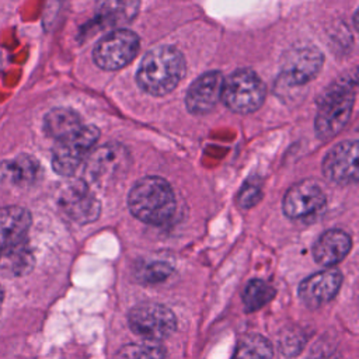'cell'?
I'll return each instance as SVG.
<instances>
[{
	"label": "cell",
	"mask_w": 359,
	"mask_h": 359,
	"mask_svg": "<svg viewBox=\"0 0 359 359\" xmlns=\"http://www.w3.org/2000/svg\"><path fill=\"white\" fill-rule=\"evenodd\" d=\"M185 73L182 53L168 45L149 50L142 59L136 80L139 87L151 95H164L175 88Z\"/></svg>",
	"instance_id": "obj_1"
},
{
	"label": "cell",
	"mask_w": 359,
	"mask_h": 359,
	"mask_svg": "<svg viewBox=\"0 0 359 359\" xmlns=\"http://www.w3.org/2000/svg\"><path fill=\"white\" fill-rule=\"evenodd\" d=\"M128 205L132 215L147 224L168 222L177 206L171 185L160 177L139 180L129 192Z\"/></svg>",
	"instance_id": "obj_2"
},
{
	"label": "cell",
	"mask_w": 359,
	"mask_h": 359,
	"mask_svg": "<svg viewBox=\"0 0 359 359\" xmlns=\"http://www.w3.org/2000/svg\"><path fill=\"white\" fill-rule=\"evenodd\" d=\"M266 95L264 81L248 69L231 73L223 83L222 100L234 112L250 114L258 109Z\"/></svg>",
	"instance_id": "obj_3"
},
{
	"label": "cell",
	"mask_w": 359,
	"mask_h": 359,
	"mask_svg": "<svg viewBox=\"0 0 359 359\" xmlns=\"http://www.w3.org/2000/svg\"><path fill=\"white\" fill-rule=\"evenodd\" d=\"M100 132L93 125H83L67 137L56 140L52 151V167L60 175H72L88 157Z\"/></svg>",
	"instance_id": "obj_4"
},
{
	"label": "cell",
	"mask_w": 359,
	"mask_h": 359,
	"mask_svg": "<svg viewBox=\"0 0 359 359\" xmlns=\"http://www.w3.org/2000/svg\"><path fill=\"white\" fill-rule=\"evenodd\" d=\"M355 101L352 84H339L334 87L323 100L317 116L316 130L321 139L335 136L348 122Z\"/></svg>",
	"instance_id": "obj_5"
},
{
	"label": "cell",
	"mask_w": 359,
	"mask_h": 359,
	"mask_svg": "<svg viewBox=\"0 0 359 359\" xmlns=\"http://www.w3.org/2000/svg\"><path fill=\"white\" fill-rule=\"evenodd\" d=\"M128 323L136 335L153 342L170 337L177 327L174 313L160 303L135 306L128 314Z\"/></svg>",
	"instance_id": "obj_6"
},
{
	"label": "cell",
	"mask_w": 359,
	"mask_h": 359,
	"mask_svg": "<svg viewBox=\"0 0 359 359\" xmlns=\"http://www.w3.org/2000/svg\"><path fill=\"white\" fill-rule=\"evenodd\" d=\"M139 50V38L135 32L118 28L97 42L93 57L104 70H118L133 60Z\"/></svg>",
	"instance_id": "obj_7"
},
{
	"label": "cell",
	"mask_w": 359,
	"mask_h": 359,
	"mask_svg": "<svg viewBox=\"0 0 359 359\" xmlns=\"http://www.w3.org/2000/svg\"><path fill=\"white\" fill-rule=\"evenodd\" d=\"M129 154L118 143L98 147L87 157L86 178L94 184H104L125 175L129 167Z\"/></svg>",
	"instance_id": "obj_8"
},
{
	"label": "cell",
	"mask_w": 359,
	"mask_h": 359,
	"mask_svg": "<svg viewBox=\"0 0 359 359\" xmlns=\"http://www.w3.org/2000/svg\"><path fill=\"white\" fill-rule=\"evenodd\" d=\"M323 66V55L316 48L290 50L283 60L280 80L286 86H303L317 76Z\"/></svg>",
	"instance_id": "obj_9"
},
{
	"label": "cell",
	"mask_w": 359,
	"mask_h": 359,
	"mask_svg": "<svg viewBox=\"0 0 359 359\" xmlns=\"http://www.w3.org/2000/svg\"><path fill=\"white\" fill-rule=\"evenodd\" d=\"M323 171L334 182L352 184L358 181V142L346 140L337 144L324 157Z\"/></svg>",
	"instance_id": "obj_10"
},
{
	"label": "cell",
	"mask_w": 359,
	"mask_h": 359,
	"mask_svg": "<svg viewBox=\"0 0 359 359\" xmlns=\"http://www.w3.org/2000/svg\"><path fill=\"white\" fill-rule=\"evenodd\" d=\"M224 79L220 72H208L198 77L187 91L185 104L195 115L208 114L222 98Z\"/></svg>",
	"instance_id": "obj_11"
},
{
	"label": "cell",
	"mask_w": 359,
	"mask_h": 359,
	"mask_svg": "<svg viewBox=\"0 0 359 359\" xmlns=\"http://www.w3.org/2000/svg\"><path fill=\"white\" fill-rule=\"evenodd\" d=\"M342 283V275L338 269H325L306 278L299 286V297L311 307H320L332 300Z\"/></svg>",
	"instance_id": "obj_12"
},
{
	"label": "cell",
	"mask_w": 359,
	"mask_h": 359,
	"mask_svg": "<svg viewBox=\"0 0 359 359\" xmlns=\"http://www.w3.org/2000/svg\"><path fill=\"white\" fill-rule=\"evenodd\" d=\"M325 203L323 189L310 181L293 185L283 198V212L290 219H302L320 210Z\"/></svg>",
	"instance_id": "obj_13"
},
{
	"label": "cell",
	"mask_w": 359,
	"mask_h": 359,
	"mask_svg": "<svg viewBox=\"0 0 359 359\" xmlns=\"http://www.w3.org/2000/svg\"><path fill=\"white\" fill-rule=\"evenodd\" d=\"M65 212L79 223H88L98 217L101 206L87 182L77 181L70 184L60 198Z\"/></svg>",
	"instance_id": "obj_14"
},
{
	"label": "cell",
	"mask_w": 359,
	"mask_h": 359,
	"mask_svg": "<svg viewBox=\"0 0 359 359\" xmlns=\"http://www.w3.org/2000/svg\"><path fill=\"white\" fill-rule=\"evenodd\" d=\"M31 227V213L22 206L0 209V251H13L24 244Z\"/></svg>",
	"instance_id": "obj_15"
},
{
	"label": "cell",
	"mask_w": 359,
	"mask_h": 359,
	"mask_svg": "<svg viewBox=\"0 0 359 359\" xmlns=\"http://www.w3.org/2000/svg\"><path fill=\"white\" fill-rule=\"evenodd\" d=\"M352 245L349 234L344 230L332 229L320 236L313 247V257L317 264L331 266L342 261Z\"/></svg>",
	"instance_id": "obj_16"
},
{
	"label": "cell",
	"mask_w": 359,
	"mask_h": 359,
	"mask_svg": "<svg viewBox=\"0 0 359 359\" xmlns=\"http://www.w3.org/2000/svg\"><path fill=\"white\" fill-rule=\"evenodd\" d=\"M41 174L39 163L27 154L0 163V185H29Z\"/></svg>",
	"instance_id": "obj_17"
},
{
	"label": "cell",
	"mask_w": 359,
	"mask_h": 359,
	"mask_svg": "<svg viewBox=\"0 0 359 359\" xmlns=\"http://www.w3.org/2000/svg\"><path fill=\"white\" fill-rule=\"evenodd\" d=\"M140 0H100L95 17L102 27L122 28L137 15Z\"/></svg>",
	"instance_id": "obj_18"
},
{
	"label": "cell",
	"mask_w": 359,
	"mask_h": 359,
	"mask_svg": "<svg viewBox=\"0 0 359 359\" xmlns=\"http://www.w3.org/2000/svg\"><path fill=\"white\" fill-rule=\"evenodd\" d=\"M81 126L83 123L80 121V116L69 108L50 109L43 118V130L49 137L55 140L70 136Z\"/></svg>",
	"instance_id": "obj_19"
},
{
	"label": "cell",
	"mask_w": 359,
	"mask_h": 359,
	"mask_svg": "<svg viewBox=\"0 0 359 359\" xmlns=\"http://www.w3.org/2000/svg\"><path fill=\"white\" fill-rule=\"evenodd\" d=\"M271 342L259 334L244 335L236 348L233 359H272Z\"/></svg>",
	"instance_id": "obj_20"
},
{
	"label": "cell",
	"mask_w": 359,
	"mask_h": 359,
	"mask_svg": "<svg viewBox=\"0 0 359 359\" xmlns=\"http://www.w3.org/2000/svg\"><path fill=\"white\" fill-rule=\"evenodd\" d=\"M275 297V289L272 285L262 279H251L243 293L244 310L247 313L257 311L262 309L266 303H269Z\"/></svg>",
	"instance_id": "obj_21"
},
{
	"label": "cell",
	"mask_w": 359,
	"mask_h": 359,
	"mask_svg": "<svg viewBox=\"0 0 359 359\" xmlns=\"http://www.w3.org/2000/svg\"><path fill=\"white\" fill-rule=\"evenodd\" d=\"M165 349L153 341L132 342L121 346L114 359H164Z\"/></svg>",
	"instance_id": "obj_22"
},
{
	"label": "cell",
	"mask_w": 359,
	"mask_h": 359,
	"mask_svg": "<svg viewBox=\"0 0 359 359\" xmlns=\"http://www.w3.org/2000/svg\"><path fill=\"white\" fill-rule=\"evenodd\" d=\"M172 273V266L167 262H151L146 264L143 268L139 269V279L147 282V283H157V282H164L168 279V276Z\"/></svg>",
	"instance_id": "obj_23"
},
{
	"label": "cell",
	"mask_w": 359,
	"mask_h": 359,
	"mask_svg": "<svg viewBox=\"0 0 359 359\" xmlns=\"http://www.w3.org/2000/svg\"><path fill=\"white\" fill-rule=\"evenodd\" d=\"M304 342H306V338H304L303 332L294 327L285 330L279 339L282 352L286 356H296L304 346Z\"/></svg>",
	"instance_id": "obj_24"
},
{
	"label": "cell",
	"mask_w": 359,
	"mask_h": 359,
	"mask_svg": "<svg viewBox=\"0 0 359 359\" xmlns=\"http://www.w3.org/2000/svg\"><path fill=\"white\" fill-rule=\"evenodd\" d=\"M261 187L258 184H245L238 196H237V203L244 208V209H248V208H252L254 205H257V202L261 199Z\"/></svg>",
	"instance_id": "obj_25"
},
{
	"label": "cell",
	"mask_w": 359,
	"mask_h": 359,
	"mask_svg": "<svg viewBox=\"0 0 359 359\" xmlns=\"http://www.w3.org/2000/svg\"><path fill=\"white\" fill-rule=\"evenodd\" d=\"M13 254V268L17 273H24V272H28L34 264V257L32 254L22 248V245L17 247L15 250L11 251Z\"/></svg>",
	"instance_id": "obj_26"
},
{
	"label": "cell",
	"mask_w": 359,
	"mask_h": 359,
	"mask_svg": "<svg viewBox=\"0 0 359 359\" xmlns=\"http://www.w3.org/2000/svg\"><path fill=\"white\" fill-rule=\"evenodd\" d=\"M3 296H4V292H3V287L0 286V303H1V300H3Z\"/></svg>",
	"instance_id": "obj_27"
},
{
	"label": "cell",
	"mask_w": 359,
	"mask_h": 359,
	"mask_svg": "<svg viewBox=\"0 0 359 359\" xmlns=\"http://www.w3.org/2000/svg\"><path fill=\"white\" fill-rule=\"evenodd\" d=\"M0 255H1V251H0Z\"/></svg>",
	"instance_id": "obj_28"
}]
</instances>
